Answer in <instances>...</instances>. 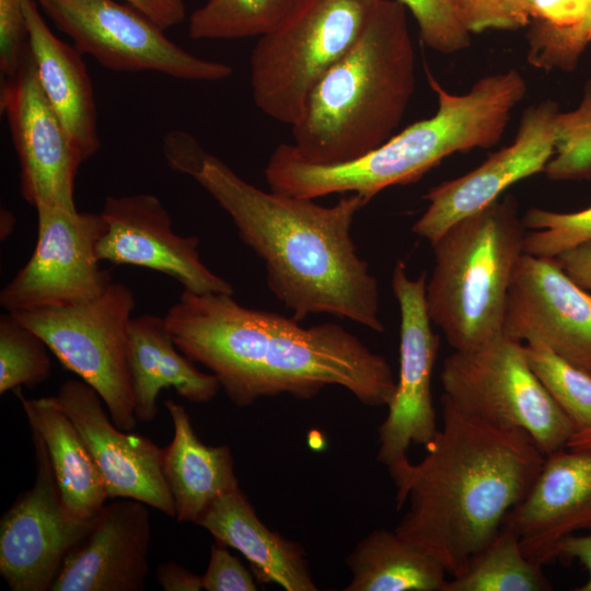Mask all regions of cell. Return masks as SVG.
<instances>
[{"label": "cell", "instance_id": "1", "mask_svg": "<svg viewBox=\"0 0 591 591\" xmlns=\"http://www.w3.org/2000/svg\"><path fill=\"white\" fill-rule=\"evenodd\" d=\"M177 348L208 368L233 404L290 394L311 399L339 385L361 404L387 406L396 381L386 359L337 323L250 309L233 294L184 290L164 316Z\"/></svg>", "mask_w": 591, "mask_h": 591}, {"label": "cell", "instance_id": "2", "mask_svg": "<svg viewBox=\"0 0 591 591\" xmlns=\"http://www.w3.org/2000/svg\"><path fill=\"white\" fill-rule=\"evenodd\" d=\"M442 424L418 463L387 466L396 509L408 510L396 533L432 554L448 575L461 573L524 498L545 460L523 430L503 429L441 398Z\"/></svg>", "mask_w": 591, "mask_h": 591}, {"label": "cell", "instance_id": "3", "mask_svg": "<svg viewBox=\"0 0 591 591\" xmlns=\"http://www.w3.org/2000/svg\"><path fill=\"white\" fill-rule=\"evenodd\" d=\"M194 179L264 262L269 290L294 320L329 314L384 332L378 281L351 237L352 222L369 202L363 196L349 193L322 206L265 192L212 154Z\"/></svg>", "mask_w": 591, "mask_h": 591}, {"label": "cell", "instance_id": "4", "mask_svg": "<svg viewBox=\"0 0 591 591\" xmlns=\"http://www.w3.org/2000/svg\"><path fill=\"white\" fill-rule=\"evenodd\" d=\"M438 101L436 114L393 135L352 161L316 165L300 159L291 143H280L264 170L269 189L311 198L357 193L370 201L383 189L419 181L444 158L490 148L502 137L512 109L526 95L522 74L510 69L479 79L465 94H451L425 65Z\"/></svg>", "mask_w": 591, "mask_h": 591}, {"label": "cell", "instance_id": "5", "mask_svg": "<svg viewBox=\"0 0 591 591\" xmlns=\"http://www.w3.org/2000/svg\"><path fill=\"white\" fill-rule=\"evenodd\" d=\"M415 66L406 8L379 0L356 43L315 84L290 126L296 154L335 165L383 144L412 100Z\"/></svg>", "mask_w": 591, "mask_h": 591}, {"label": "cell", "instance_id": "6", "mask_svg": "<svg viewBox=\"0 0 591 591\" xmlns=\"http://www.w3.org/2000/svg\"><path fill=\"white\" fill-rule=\"evenodd\" d=\"M525 229L517 199L508 195L455 222L431 243L427 309L454 350H473L502 335Z\"/></svg>", "mask_w": 591, "mask_h": 591}, {"label": "cell", "instance_id": "7", "mask_svg": "<svg viewBox=\"0 0 591 591\" xmlns=\"http://www.w3.org/2000/svg\"><path fill=\"white\" fill-rule=\"evenodd\" d=\"M379 0H298L250 56L257 108L291 126L320 79L351 48Z\"/></svg>", "mask_w": 591, "mask_h": 591}, {"label": "cell", "instance_id": "8", "mask_svg": "<svg viewBox=\"0 0 591 591\" xmlns=\"http://www.w3.org/2000/svg\"><path fill=\"white\" fill-rule=\"evenodd\" d=\"M440 381L441 398L495 427L525 431L545 455L566 448L576 432L532 370L524 344L503 334L479 348L454 350Z\"/></svg>", "mask_w": 591, "mask_h": 591}, {"label": "cell", "instance_id": "9", "mask_svg": "<svg viewBox=\"0 0 591 591\" xmlns=\"http://www.w3.org/2000/svg\"><path fill=\"white\" fill-rule=\"evenodd\" d=\"M136 305L129 287L112 282L99 297L70 306L10 312L46 343L60 363L92 386L121 430L137 426L127 361Z\"/></svg>", "mask_w": 591, "mask_h": 591}, {"label": "cell", "instance_id": "10", "mask_svg": "<svg viewBox=\"0 0 591 591\" xmlns=\"http://www.w3.org/2000/svg\"><path fill=\"white\" fill-rule=\"evenodd\" d=\"M82 55L115 71H154L189 81H220L230 65L200 58L173 43L132 5L115 0H35Z\"/></svg>", "mask_w": 591, "mask_h": 591}, {"label": "cell", "instance_id": "11", "mask_svg": "<svg viewBox=\"0 0 591 591\" xmlns=\"http://www.w3.org/2000/svg\"><path fill=\"white\" fill-rule=\"evenodd\" d=\"M37 240L27 263L2 288L7 312L65 308L101 296L113 282L97 243L107 231L101 213L38 206Z\"/></svg>", "mask_w": 591, "mask_h": 591}, {"label": "cell", "instance_id": "12", "mask_svg": "<svg viewBox=\"0 0 591 591\" xmlns=\"http://www.w3.org/2000/svg\"><path fill=\"white\" fill-rule=\"evenodd\" d=\"M36 476L0 521V573L12 591L51 590L68 554L93 521H81L66 508L46 445L31 429Z\"/></svg>", "mask_w": 591, "mask_h": 591}, {"label": "cell", "instance_id": "13", "mask_svg": "<svg viewBox=\"0 0 591 591\" xmlns=\"http://www.w3.org/2000/svg\"><path fill=\"white\" fill-rule=\"evenodd\" d=\"M392 291L397 300L399 324V373L387 416L379 426L376 460L386 467L406 456L412 444L426 445L437 433L431 375L440 338L431 328L426 302V274L408 277L398 260L392 274Z\"/></svg>", "mask_w": 591, "mask_h": 591}, {"label": "cell", "instance_id": "14", "mask_svg": "<svg viewBox=\"0 0 591 591\" xmlns=\"http://www.w3.org/2000/svg\"><path fill=\"white\" fill-rule=\"evenodd\" d=\"M0 108L20 164V192L33 207L77 209L74 182L84 162L45 97L27 50L20 67L1 78Z\"/></svg>", "mask_w": 591, "mask_h": 591}, {"label": "cell", "instance_id": "15", "mask_svg": "<svg viewBox=\"0 0 591 591\" xmlns=\"http://www.w3.org/2000/svg\"><path fill=\"white\" fill-rule=\"evenodd\" d=\"M502 334L591 373V293L555 258L523 253L508 290Z\"/></svg>", "mask_w": 591, "mask_h": 591}, {"label": "cell", "instance_id": "16", "mask_svg": "<svg viewBox=\"0 0 591 591\" xmlns=\"http://www.w3.org/2000/svg\"><path fill=\"white\" fill-rule=\"evenodd\" d=\"M555 101L546 100L525 108L513 142L491 154L468 173L430 188L422 198L425 212L412 231L434 242L455 222L498 200L514 183L544 172L555 153Z\"/></svg>", "mask_w": 591, "mask_h": 591}, {"label": "cell", "instance_id": "17", "mask_svg": "<svg viewBox=\"0 0 591 591\" xmlns=\"http://www.w3.org/2000/svg\"><path fill=\"white\" fill-rule=\"evenodd\" d=\"M101 215L107 223L97 243L101 262L163 273L194 293L234 294L232 285L202 263L199 239L173 231L171 216L157 196H108Z\"/></svg>", "mask_w": 591, "mask_h": 591}, {"label": "cell", "instance_id": "18", "mask_svg": "<svg viewBox=\"0 0 591 591\" xmlns=\"http://www.w3.org/2000/svg\"><path fill=\"white\" fill-rule=\"evenodd\" d=\"M55 397L82 436L108 498L139 500L175 518L162 470L163 449L147 437L119 429L108 418L99 393L82 380H67Z\"/></svg>", "mask_w": 591, "mask_h": 591}, {"label": "cell", "instance_id": "19", "mask_svg": "<svg viewBox=\"0 0 591 591\" xmlns=\"http://www.w3.org/2000/svg\"><path fill=\"white\" fill-rule=\"evenodd\" d=\"M525 556L541 565L558 558L561 542L591 532V448L545 455L524 498L507 514Z\"/></svg>", "mask_w": 591, "mask_h": 591}, {"label": "cell", "instance_id": "20", "mask_svg": "<svg viewBox=\"0 0 591 591\" xmlns=\"http://www.w3.org/2000/svg\"><path fill=\"white\" fill-rule=\"evenodd\" d=\"M148 507L128 498L104 505L66 557L50 591H143L151 537Z\"/></svg>", "mask_w": 591, "mask_h": 591}, {"label": "cell", "instance_id": "21", "mask_svg": "<svg viewBox=\"0 0 591 591\" xmlns=\"http://www.w3.org/2000/svg\"><path fill=\"white\" fill-rule=\"evenodd\" d=\"M35 0L24 1L27 46L40 89L83 161L101 147L94 91L82 54L58 38Z\"/></svg>", "mask_w": 591, "mask_h": 591}, {"label": "cell", "instance_id": "22", "mask_svg": "<svg viewBox=\"0 0 591 591\" xmlns=\"http://www.w3.org/2000/svg\"><path fill=\"white\" fill-rule=\"evenodd\" d=\"M127 361L134 412L140 422L155 419L157 398L162 389L173 387L178 395L196 404L212 401L221 389L213 374L199 371L177 348L165 318L153 314L131 317Z\"/></svg>", "mask_w": 591, "mask_h": 591}, {"label": "cell", "instance_id": "23", "mask_svg": "<svg viewBox=\"0 0 591 591\" xmlns=\"http://www.w3.org/2000/svg\"><path fill=\"white\" fill-rule=\"evenodd\" d=\"M239 551L256 578L287 591H316L303 548L269 530L240 487L220 496L197 523Z\"/></svg>", "mask_w": 591, "mask_h": 591}, {"label": "cell", "instance_id": "24", "mask_svg": "<svg viewBox=\"0 0 591 591\" xmlns=\"http://www.w3.org/2000/svg\"><path fill=\"white\" fill-rule=\"evenodd\" d=\"M164 405L174 436L163 448L162 470L173 497L175 518L197 524L220 496L239 487L233 456L228 445L211 447L199 440L183 405L173 399H166Z\"/></svg>", "mask_w": 591, "mask_h": 591}, {"label": "cell", "instance_id": "25", "mask_svg": "<svg viewBox=\"0 0 591 591\" xmlns=\"http://www.w3.org/2000/svg\"><path fill=\"white\" fill-rule=\"evenodd\" d=\"M31 429L42 437L62 501L81 521H92L108 495L82 436L55 396L27 398L14 390Z\"/></svg>", "mask_w": 591, "mask_h": 591}, {"label": "cell", "instance_id": "26", "mask_svg": "<svg viewBox=\"0 0 591 591\" xmlns=\"http://www.w3.org/2000/svg\"><path fill=\"white\" fill-rule=\"evenodd\" d=\"M346 591H444L447 570L428 551L396 531L378 529L347 557Z\"/></svg>", "mask_w": 591, "mask_h": 591}, {"label": "cell", "instance_id": "27", "mask_svg": "<svg viewBox=\"0 0 591 591\" xmlns=\"http://www.w3.org/2000/svg\"><path fill=\"white\" fill-rule=\"evenodd\" d=\"M518 3L529 21V63L545 71H573L591 44V0H518Z\"/></svg>", "mask_w": 591, "mask_h": 591}, {"label": "cell", "instance_id": "28", "mask_svg": "<svg viewBox=\"0 0 591 591\" xmlns=\"http://www.w3.org/2000/svg\"><path fill=\"white\" fill-rule=\"evenodd\" d=\"M552 583L543 565L529 559L520 538L503 521L495 536L467 563L465 569L448 579L444 591H549Z\"/></svg>", "mask_w": 591, "mask_h": 591}, {"label": "cell", "instance_id": "29", "mask_svg": "<svg viewBox=\"0 0 591 591\" xmlns=\"http://www.w3.org/2000/svg\"><path fill=\"white\" fill-rule=\"evenodd\" d=\"M298 0H206L188 21L194 40H231L262 36L292 9Z\"/></svg>", "mask_w": 591, "mask_h": 591}, {"label": "cell", "instance_id": "30", "mask_svg": "<svg viewBox=\"0 0 591 591\" xmlns=\"http://www.w3.org/2000/svg\"><path fill=\"white\" fill-rule=\"evenodd\" d=\"M48 346L12 313L0 316V393L34 387L51 374Z\"/></svg>", "mask_w": 591, "mask_h": 591}, {"label": "cell", "instance_id": "31", "mask_svg": "<svg viewBox=\"0 0 591 591\" xmlns=\"http://www.w3.org/2000/svg\"><path fill=\"white\" fill-rule=\"evenodd\" d=\"M524 351L532 370L571 420L576 432L590 429L591 373L542 346L524 344Z\"/></svg>", "mask_w": 591, "mask_h": 591}, {"label": "cell", "instance_id": "32", "mask_svg": "<svg viewBox=\"0 0 591 591\" xmlns=\"http://www.w3.org/2000/svg\"><path fill=\"white\" fill-rule=\"evenodd\" d=\"M544 173L552 181L591 178V79L583 86L580 104L555 119V153Z\"/></svg>", "mask_w": 591, "mask_h": 591}, {"label": "cell", "instance_id": "33", "mask_svg": "<svg viewBox=\"0 0 591 591\" xmlns=\"http://www.w3.org/2000/svg\"><path fill=\"white\" fill-rule=\"evenodd\" d=\"M523 224L533 232L524 237V253L545 258L591 241V206L576 212H555L537 207L522 216Z\"/></svg>", "mask_w": 591, "mask_h": 591}, {"label": "cell", "instance_id": "34", "mask_svg": "<svg viewBox=\"0 0 591 591\" xmlns=\"http://www.w3.org/2000/svg\"><path fill=\"white\" fill-rule=\"evenodd\" d=\"M414 16L426 46L441 54L466 49L471 33L455 0H397Z\"/></svg>", "mask_w": 591, "mask_h": 591}, {"label": "cell", "instance_id": "35", "mask_svg": "<svg viewBox=\"0 0 591 591\" xmlns=\"http://www.w3.org/2000/svg\"><path fill=\"white\" fill-rule=\"evenodd\" d=\"M470 33L487 30L513 31L528 26L518 0H455Z\"/></svg>", "mask_w": 591, "mask_h": 591}, {"label": "cell", "instance_id": "36", "mask_svg": "<svg viewBox=\"0 0 591 591\" xmlns=\"http://www.w3.org/2000/svg\"><path fill=\"white\" fill-rule=\"evenodd\" d=\"M25 0H0V72L13 73L27 54Z\"/></svg>", "mask_w": 591, "mask_h": 591}, {"label": "cell", "instance_id": "37", "mask_svg": "<svg viewBox=\"0 0 591 591\" xmlns=\"http://www.w3.org/2000/svg\"><path fill=\"white\" fill-rule=\"evenodd\" d=\"M207 591H256L252 573L233 556L227 545L217 542L211 546L209 564L201 576Z\"/></svg>", "mask_w": 591, "mask_h": 591}, {"label": "cell", "instance_id": "38", "mask_svg": "<svg viewBox=\"0 0 591 591\" xmlns=\"http://www.w3.org/2000/svg\"><path fill=\"white\" fill-rule=\"evenodd\" d=\"M162 150L172 170L193 178L201 171L210 154L196 138L182 130L167 132L163 138Z\"/></svg>", "mask_w": 591, "mask_h": 591}, {"label": "cell", "instance_id": "39", "mask_svg": "<svg viewBox=\"0 0 591 591\" xmlns=\"http://www.w3.org/2000/svg\"><path fill=\"white\" fill-rule=\"evenodd\" d=\"M129 5L147 15L161 28L166 30L182 23L186 16L184 0H125Z\"/></svg>", "mask_w": 591, "mask_h": 591}, {"label": "cell", "instance_id": "40", "mask_svg": "<svg viewBox=\"0 0 591 591\" xmlns=\"http://www.w3.org/2000/svg\"><path fill=\"white\" fill-rule=\"evenodd\" d=\"M555 259L577 285L591 290V241L563 252Z\"/></svg>", "mask_w": 591, "mask_h": 591}, {"label": "cell", "instance_id": "41", "mask_svg": "<svg viewBox=\"0 0 591 591\" xmlns=\"http://www.w3.org/2000/svg\"><path fill=\"white\" fill-rule=\"evenodd\" d=\"M157 579L165 591H199L202 589L201 576H197L173 561L158 567Z\"/></svg>", "mask_w": 591, "mask_h": 591}, {"label": "cell", "instance_id": "42", "mask_svg": "<svg viewBox=\"0 0 591 591\" xmlns=\"http://www.w3.org/2000/svg\"><path fill=\"white\" fill-rule=\"evenodd\" d=\"M558 558L577 559L588 571V580L576 591H591V532L573 534L565 538L558 549Z\"/></svg>", "mask_w": 591, "mask_h": 591}, {"label": "cell", "instance_id": "43", "mask_svg": "<svg viewBox=\"0 0 591 591\" xmlns=\"http://www.w3.org/2000/svg\"><path fill=\"white\" fill-rule=\"evenodd\" d=\"M569 449H588L591 448V428L573 433L567 443Z\"/></svg>", "mask_w": 591, "mask_h": 591}, {"label": "cell", "instance_id": "44", "mask_svg": "<svg viewBox=\"0 0 591 591\" xmlns=\"http://www.w3.org/2000/svg\"><path fill=\"white\" fill-rule=\"evenodd\" d=\"M15 218L11 211L2 208L0 211V236L1 240L7 239L13 231Z\"/></svg>", "mask_w": 591, "mask_h": 591}]
</instances>
